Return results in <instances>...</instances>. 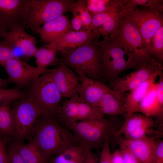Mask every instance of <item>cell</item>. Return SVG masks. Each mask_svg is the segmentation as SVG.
<instances>
[{
	"instance_id": "1",
	"label": "cell",
	"mask_w": 163,
	"mask_h": 163,
	"mask_svg": "<svg viewBox=\"0 0 163 163\" xmlns=\"http://www.w3.org/2000/svg\"><path fill=\"white\" fill-rule=\"evenodd\" d=\"M32 141L47 160L64 151L80 144L69 129L56 118L41 115L28 139Z\"/></svg>"
},
{
	"instance_id": "2",
	"label": "cell",
	"mask_w": 163,
	"mask_h": 163,
	"mask_svg": "<svg viewBox=\"0 0 163 163\" xmlns=\"http://www.w3.org/2000/svg\"><path fill=\"white\" fill-rule=\"evenodd\" d=\"M94 41L88 42L61 54L60 62L76 72H80L96 81L104 78V65L100 47Z\"/></svg>"
},
{
	"instance_id": "3",
	"label": "cell",
	"mask_w": 163,
	"mask_h": 163,
	"mask_svg": "<svg viewBox=\"0 0 163 163\" xmlns=\"http://www.w3.org/2000/svg\"><path fill=\"white\" fill-rule=\"evenodd\" d=\"M118 125L113 120L105 117L78 121L69 129L78 142L91 149L101 147L104 140L114 135Z\"/></svg>"
},
{
	"instance_id": "4",
	"label": "cell",
	"mask_w": 163,
	"mask_h": 163,
	"mask_svg": "<svg viewBox=\"0 0 163 163\" xmlns=\"http://www.w3.org/2000/svg\"><path fill=\"white\" fill-rule=\"evenodd\" d=\"M25 95L32 99L40 109L43 116L56 118L60 107L61 96L50 72L43 74L27 86Z\"/></svg>"
},
{
	"instance_id": "5",
	"label": "cell",
	"mask_w": 163,
	"mask_h": 163,
	"mask_svg": "<svg viewBox=\"0 0 163 163\" xmlns=\"http://www.w3.org/2000/svg\"><path fill=\"white\" fill-rule=\"evenodd\" d=\"M101 48L104 65V78L112 82L117 78L124 71L130 69H139L136 62L129 56L126 59L127 52L113 39L107 37L104 40L94 41Z\"/></svg>"
},
{
	"instance_id": "6",
	"label": "cell",
	"mask_w": 163,
	"mask_h": 163,
	"mask_svg": "<svg viewBox=\"0 0 163 163\" xmlns=\"http://www.w3.org/2000/svg\"><path fill=\"white\" fill-rule=\"evenodd\" d=\"M75 1L29 0L27 17L23 27L34 33L42 25L68 11Z\"/></svg>"
},
{
	"instance_id": "7",
	"label": "cell",
	"mask_w": 163,
	"mask_h": 163,
	"mask_svg": "<svg viewBox=\"0 0 163 163\" xmlns=\"http://www.w3.org/2000/svg\"><path fill=\"white\" fill-rule=\"evenodd\" d=\"M120 13L122 18L129 21L137 28L142 37L148 54L153 37L163 26L162 13L153 8H149L141 10L136 7H123Z\"/></svg>"
},
{
	"instance_id": "8",
	"label": "cell",
	"mask_w": 163,
	"mask_h": 163,
	"mask_svg": "<svg viewBox=\"0 0 163 163\" xmlns=\"http://www.w3.org/2000/svg\"><path fill=\"white\" fill-rule=\"evenodd\" d=\"M11 108L14 123L13 138L23 142L30 137L41 111L36 103L26 95L14 101Z\"/></svg>"
},
{
	"instance_id": "9",
	"label": "cell",
	"mask_w": 163,
	"mask_h": 163,
	"mask_svg": "<svg viewBox=\"0 0 163 163\" xmlns=\"http://www.w3.org/2000/svg\"><path fill=\"white\" fill-rule=\"evenodd\" d=\"M131 57L136 62L139 69L112 82V89L114 90L124 94L134 89L157 72L162 70L161 62L148 54L133 55Z\"/></svg>"
},
{
	"instance_id": "10",
	"label": "cell",
	"mask_w": 163,
	"mask_h": 163,
	"mask_svg": "<svg viewBox=\"0 0 163 163\" xmlns=\"http://www.w3.org/2000/svg\"><path fill=\"white\" fill-rule=\"evenodd\" d=\"M125 2L110 0V6L105 11L92 16L90 30L104 36V38L114 37L122 20L120 13Z\"/></svg>"
},
{
	"instance_id": "11",
	"label": "cell",
	"mask_w": 163,
	"mask_h": 163,
	"mask_svg": "<svg viewBox=\"0 0 163 163\" xmlns=\"http://www.w3.org/2000/svg\"><path fill=\"white\" fill-rule=\"evenodd\" d=\"M1 66L8 75V82L15 84L19 88L27 86L34 79L49 71L32 66L17 56Z\"/></svg>"
},
{
	"instance_id": "12",
	"label": "cell",
	"mask_w": 163,
	"mask_h": 163,
	"mask_svg": "<svg viewBox=\"0 0 163 163\" xmlns=\"http://www.w3.org/2000/svg\"><path fill=\"white\" fill-rule=\"evenodd\" d=\"M29 0H0V28L8 32L23 26L27 17Z\"/></svg>"
},
{
	"instance_id": "13",
	"label": "cell",
	"mask_w": 163,
	"mask_h": 163,
	"mask_svg": "<svg viewBox=\"0 0 163 163\" xmlns=\"http://www.w3.org/2000/svg\"><path fill=\"white\" fill-rule=\"evenodd\" d=\"M111 38L120 45L128 54L139 56L148 54L139 32L135 25L127 19L122 18L117 33Z\"/></svg>"
},
{
	"instance_id": "14",
	"label": "cell",
	"mask_w": 163,
	"mask_h": 163,
	"mask_svg": "<svg viewBox=\"0 0 163 163\" xmlns=\"http://www.w3.org/2000/svg\"><path fill=\"white\" fill-rule=\"evenodd\" d=\"M49 72L62 97L70 99L79 96L76 91L79 77L69 67L60 62L58 68L49 69Z\"/></svg>"
},
{
	"instance_id": "15",
	"label": "cell",
	"mask_w": 163,
	"mask_h": 163,
	"mask_svg": "<svg viewBox=\"0 0 163 163\" xmlns=\"http://www.w3.org/2000/svg\"><path fill=\"white\" fill-rule=\"evenodd\" d=\"M153 124L151 117L143 114L137 113L126 114L125 121L114 136L123 134L127 139H141L146 136L147 131Z\"/></svg>"
},
{
	"instance_id": "16",
	"label": "cell",
	"mask_w": 163,
	"mask_h": 163,
	"mask_svg": "<svg viewBox=\"0 0 163 163\" xmlns=\"http://www.w3.org/2000/svg\"><path fill=\"white\" fill-rule=\"evenodd\" d=\"M76 73L80 80L76 91L79 97L87 103L98 108L104 95L110 88L101 81H94L80 72Z\"/></svg>"
},
{
	"instance_id": "17",
	"label": "cell",
	"mask_w": 163,
	"mask_h": 163,
	"mask_svg": "<svg viewBox=\"0 0 163 163\" xmlns=\"http://www.w3.org/2000/svg\"><path fill=\"white\" fill-rule=\"evenodd\" d=\"M3 39L14 49L18 48L23 57L29 59L34 57L38 49L35 38L28 34L23 26H18L7 32Z\"/></svg>"
},
{
	"instance_id": "18",
	"label": "cell",
	"mask_w": 163,
	"mask_h": 163,
	"mask_svg": "<svg viewBox=\"0 0 163 163\" xmlns=\"http://www.w3.org/2000/svg\"><path fill=\"white\" fill-rule=\"evenodd\" d=\"M100 35L91 30L78 31L70 30L56 40L54 42L58 51L61 54L75 49L86 43L98 39Z\"/></svg>"
},
{
	"instance_id": "19",
	"label": "cell",
	"mask_w": 163,
	"mask_h": 163,
	"mask_svg": "<svg viewBox=\"0 0 163 163\" xmlns=\"http://www.w3.org/2000/svg\"><path fill=\"white\" fill-rule=\"evenodd\" d=\"M72 29L69 16L62 15L46 23L34 33L38 34L43 42L50 43L54 42Z\"/></svg>"
},
{
	"instance_id": "20",
	"label": "cell",
	"mask_w": 163,
	"mask_h": 163,
	"mask_svg": "<svg viewBox=\"0 0 163 163\" xmlns=\"http://www.w3.org/2000/svg\"><path fill=\"white\" fill-rule=\"evenodd\" d=\"M118 139L130 149L139 163H154V150L156 139L147 136L138 139H129L121 137Z\"/></svg>"
},
{
	"instance_id": "21",
	"label": "cell",
	"mask_w": 163,
	"mask_h": 163,
	"mask_svg": "<svg viewBox=\"0 0 163 163\" xmlns=\"http://www.w3.org/2000/svg\"><path fill=\"white\" fill-rule=\"evenodd\" d=\"M162 72L158 71L134 89L130 91L125 96L124 107L126 114L139 112V104L152 85L156 78Z\"/></svg>"
},
{
	"instance_id": "22",
	"label": "cell",
	"mask_w": 163,
	"mask_h": 163,
	"mask_svg": "<svg viewBox=\"0 0 163 163\" xmlns=\"http://www.w3.org/2000/svg\"><path fill=\"white\" fill-rule=\"evenodd\" d=\"M124 94L110 88L104 95L98 105V109L104 116H115L124 114L126 113Z\"/></svg>"
},
{
	"instance_id": "23",
	"label": "cell",
	"mask_w": 163,
	"mask_h": 163,
	"mask_svg": "<svg viewBox=\"0 0 163 163\" xmlns=\"http://www.w3.org/2000/svg\"><path fill=\"white\" fill-rule=\"evenodd\" d=\"M156 83L152 85L140 102L139 106V112L144 115L151 117L163 118V107L159 104L156 94Z\"/></svg>"
},
{
	"instance_id": "24",
	"label": "cell",
	"mask_w": 163,
	"mask_h": 163,
	"mask_svg": "<svg viewBox=\"0 0 163 163\" xmlns=\"http://www.w3.org/2000/svg\"><path fill=\"white\" fill-rule=\"evenodd\" d=\"M79 96L65 101L58 111L56 118L62 126L70 129L78 120V101Z\"/></svg>"
},
{
	"instance_id": "25",
	"label": "cell",
	"mask_w": 163,
	"mask_h": 163,
	"mask_svg": "<svg viewBox=\"0 0 163 163\" xmlns=\"http://www.w3.org/2000/svg\"><path fill=\"white\" fill-rule=\"evenodd\" d=\"M58 51L54 43H49L45 47L38 48L34 56L36 67L46 70L50 66L59 65L60 60L57 56Z\"/></svg>"
},
{
	"instance_id": "26",
	"label": "cell",
	"mask_w": 163,
	"mask_h": 163,
	"mask_svg": "<svg viewBox=\"0 0 163 163\" xmlns=\"http://www.w3.org/2000/svg\"><path fill=\"white\" fill-rule=\"evenodd\" d=\"M17 150L24 163H48L39 149L32 141L25 144L14 140Z\"/></svg>"
},
{
	"instance_id": "27",
	"label": "cell",
	"mask_w": 163,
	"mask_h": 163,
	"mask_svg": "<svg viewBox=\"0 0 163 163\" xmlns=\"http://www.w3.org/2000/svg\"><path fill=\"white\" fill-rule=\"evenodd\" d=\"M50 158V160L48 163H84V148L81 145H78Z\"/></svg>"
},
{
	"instance_id": "28",
	"label": "cell",
	"mask_w": 163,
	"mask_h": 163,
	"mask_svg": "<svg viewBox=\"0 0 163 163\" xmlns=\"http://www.w3.org/2000/svg\"><path fill=\"white\" fill-rule=\"evenodd\" d=\"M11 103L0 104V136L13 137L14 123Z\"/></svg>"
},
{
	"instance_id": "29",
	"label": "cell",
	"mask_w": 163,
	"mask_h": 163,
	"mask_svg": "<svg viewBox=\"0 0 163 163\" xmlns=\"http://www.w3.org/2000/svg\"><path fill=\"white\" fill-rule=\"evenodd\" d=\"M70 11L73 15H77L80 17L82 27L85 30H91L92 15L87 9L86 0L75 1L72 5Z\"/></svg>"
},
{
	"instance_id": "30",
	"label": "cell",
	"mask_w": 163,
	"mask_h": 163,
	"mask_svg": "<svg viewBox=\"0 0 163 163\" xmlns=\"http://www.w3.org/2000/svg\"><path fill=\"white\" fill-rule=\"evenodd\" d=\"M105 117L99 110L86 103L79 97L78 101V121Z\"/></svg>"
},
{
	"instance_id": "31",
	"label": "cell",
	"mask_w": 163,
	"mask_h": 163,
	"mask_svg": "<svg viewBox=\"0 0 163 163\" xmlns=\"http://www.w3.org/2000/svg\"><path fill=\"white\" fill-rule=\"evenodd\" d=\"M148 55L161 62L163 60V26L155 33L152 39Z\"/></svg>"
},
{
	"instance_id": "32",
	"label": "cell",
	"mask_w": 163,
	"mask_h": 163,
	"mask_svg": "<svg viewBox=\"0 0 163 163\" xmlns=\"http://www.w3.org/2000/svg\"><path fill=\"white\" fill-rule=\"evenodd\" d=\"M24 91L17 87L11 89H5L0 87V104L11 103L24 97Z\"/></svg>"
},
{
	"instance_id": "33",
	"label": "cell",
	"mask_w": 163,
	"mask_h": 163,
	"mask_svg": "<svg viewBox=\"0 0 163 163\" xmlns=\"http://www.w3.org/2000/svg\"><path fill=\"white\" fill-rule=\"evenodd\" d=\"M139 5L144 6L149 8L158 10L162 12L163 1L159 0H126V7L135 8Z\"/></svg>"
},
{
	"instance_id": "34",
	"label": "cell",
	"mask_w": 163,
	"mask_h": 163,
	"mask_svg": "<svg viewBox=\"0 0 163 163\" xmlns=\"http://www.w3.org/2000/svg\"><path fill=\"white\" fill-rule=\"evenodd\" d=\"M110 0H87V9L92 15L105 11L109 7Z\"/></svg>"
},
{
	"instance_id": "35",
	"label": "cell",
	"mask_w": 163,
	"mask_h": 163,
	"mask_svg": "<svg viewBox=\"0 0 163 163\" xmlns=\"http://www.w3.org/2000/svg\"><path fill=\"white\" fill-rule=\"evenodd\" d=\"M14 49L5 40H0V65L8 60L17 57L14 51Z\"/></svg>"
},
{
	"instance_id": "36",
	"label": "cell",
	"mask_w": 163,
	"mask_h": 163,
	"mask_svg": "<svg viewBox=\"0 0 163 163\" xmlns=\"http://www.w3.org/2000/svg\"><path fill=\"white\" fill-rule=\"evenodd\" d=\"M120 151L124 163H139L135 155L128 146L118 139Z\"/></svg>"
},
{
	"instance_id": "37",
	"label": "cell",
	"mask_w": 163,
	"mask_h": 163,
	"mask_svg": "<svg viewBox=\"0 0 163 163\" xmlns=\"http://www.w3.org/2000/svg\"><path fill=\"white\" fill-rule=\"evenodd\" d=\"M7 152V163H24L17 150L14 139L8 143Z\"/></svg>"
},
{
	"instance_id": "38",
	"label": "cell",
	"mask_w": 163,
	"mask_h": 163,
	"mask_svg": "<svg viewBox=\"0 0 163 163\" xmlns=\"http://www.w3.org/2000/svg\"><path fill=\"white\" fill-rule=\"evenodd\" d=\"M110 138H107L101 146L99 163H113V154L110 148Z\"/></svg>"
},
{
	"instance_id": "39",
	"label": "cell",
	"mask_w": 163,
	"mask_h": 163,
	"mask_svg": "<svg viewBox=\"0 0 163 163\" xmlns=\"http://www.w3.org/2000/svg\"><path fill=\"white\" fill-rule=\"evenodd\" d=\"M14 139L13 137L0 136V163H7V146L9 142Z\"/></svg>"
},
{
	"instance_id": "40",
	"label": "cell",
	"mask_w": 163,
	"mask_h": 163,
	"mask_svg": "<svg viewBox=\"0 0 163 163\" xmlns=\"http://www.w3.org/2000/svg\"><path fill=\"white\" fill-rule=\"evenodd\" d=\"M154 163H163V140L156 139L154 150Z\"/></svg>"
},
{
	"instance_id": "41",
	"label": "cell",
	"mask_w": 163,
	"mask_h": 163,
	"mask_svg": "<svg viewBox=\"0 0 163 163\" xmlns=\"http://www.w3.org/2000/svg\"><path fill=\"white\" fill-rule=\"evenodd\" d=\"M158 82L156 83V94L160 104L163 107V74L162 72L158 76Z\"/></svg>"
},
{
	"instance_id": "42",
	"label": "cell",
	"mask_w": 163,
	"mask_h": 163,
	"mask_svg": "<svg viewBox=\"0 0 163 163\" xmlns=\"http://www.w3.org/2000/svg\"><path fill=\"white\" fill-rule=\"evenodd\" d=\"M83 147L85 149L84 163H99V161L97 157L92 152L91 149L86 147Z\"/></svg>"
},
{
	"instance_id": "43",
	"label": "cell",
	"mask_w": 163,
	"mask_h": 163,
	"mask_svg": "<svg viewBox=\"0 0 163 163\" xmlns=\"http://www.w3.org/2000/svg\"><path fill=\"white\" fill-rule=\"evenodd\" d=\"M72 28L75 31H80L83 27L80 17L77 15H73L71 23Z\"/></svg>"
},
{
	"instance_id": "44",
	"label": "cell",
	"mask_w": 163,
	"mask_h": 163,
	"mask_svg": "<svg viewBox=\"0 0 163 163\" xmlns=\"http://www.w3.org/2000/svg\"><path fill=\"white\" fill-rule=\"evenodd\" d=\"M113 154V163H124L119 150L115 151Z\"/></svg>"
},
{
	"instance_id": "45",
	"label": "cell",
	"mask_w": 163,
	"mask_h": 163,
	"mask_svg": "<svg viewBox=\"0 0 163 163\" xmlns=\"http://www.w3.org/2000/svg\"><path fill=\"white\" fill-rule=\"evenodd\" d=\"M8 83L7 79H4L0 78V87L5 88L7 87Z\"/></svg>"
},
{
	"instance_id": "46",
	"label": "cell",
	"mask_w": 163,
	"mask_h": 163,
	"mask_svg": "<svg viewBox=\"0 0 163 163\" xmlns=\"http://www.w3.org/2000/svg\"><path fill=\"white\" fill-rule=\"evenodd\" d=\"M7 32L0 28V37H2L3 38L5 34Z\"/></svg>"
}]
</instances>
